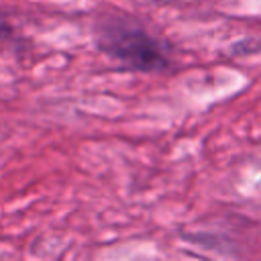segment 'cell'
I'll return each mask as SVG.
<instances>
[{
  "label": "cell",
  "instance_id": "6da1fadb",
  "mask_svg": "<svg viewBox=\"0 0 261 261\" xmlns=\"http://www.w3.org/2000/svg\"><path fill=\"white\" fill-rule=\"evenodd\" d=\"M94 43L116 67L133 73H165L173 67V47L135 14L110 10L94 20Z\"/></svg>",
  "mask_w": 261,
  "mask_h": 261
},
{
  "label": "cell",
  "instance_id": "7a4b0ae2",
  "mask_svg": "<svg viewBox=\"0 0 261 261\" xmlns=\"http://www.w3.org/2000/svg\"><path fill=\"white\" fill-rule=\"evenodd\" d=\"M147 2H153V4H167V2H177V0H147Z\"/></svg>",
  "mask_w": 261,
  "mask_h": 261
}]
</instances>
